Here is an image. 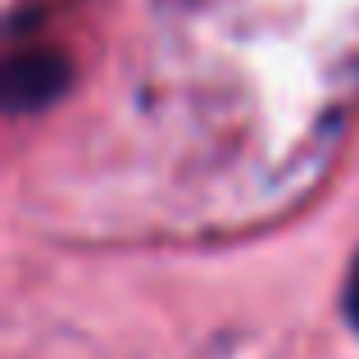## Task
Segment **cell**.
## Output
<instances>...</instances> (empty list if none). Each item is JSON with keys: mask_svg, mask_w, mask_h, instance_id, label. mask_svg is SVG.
<instances>
[{"mask_svg": "<svg viewBox=\"0 0 359 359\" xmlns=\"http://www.w3.org/2000/svg\"><path fill=\"white\" fill-rule=\"evenodd\" d=\"M73 69L60 50H23L5 69V109L9 114H32L46 109L50 100L64 96Z\"/></svg>", "mask_w": 359, "mask_h": 359, "instance_id": "obj_1", "label": "cell"}, {"mask_svg": "<svg viewBox=\"0 0 359 359\" xmlns=\"http://www.w3.org/2000/svg\"><path fill=\"white\" fill-rule=\"evenodd\" d=\"M346 314H351V323L359 327V259L351 269V282H346Z\"/></svg>", "mask_w": 359, "mask_h": 359, "instance_id": "obj_2", "label": "cell"}]
</instances>
